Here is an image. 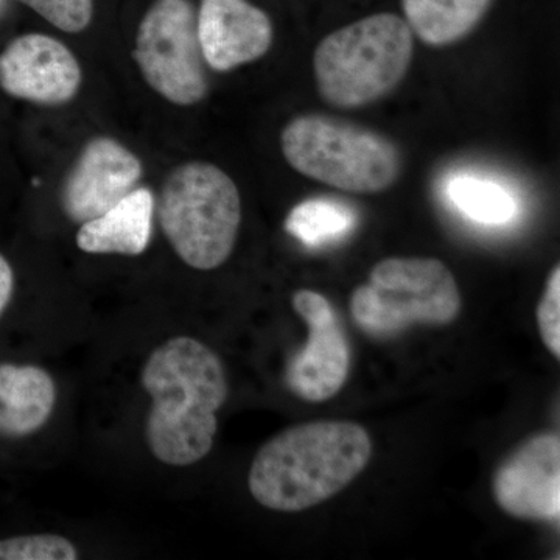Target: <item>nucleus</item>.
I'll use <instances>...</instances> for the list:
<instances>
[{
  "label": "nucleus",
  "mask_w": 560,
  "mask_h": 560,
  "mask_svg": "<svg viewBox=\"0 0 560 560\" xmlns=\"http://www.w3.org/2000/svg\"><path fill=\"white\" fill-rule=\"evenodd\" d=\"M140 383L151 407L145 440L162 464L187 467L212 451L219 411L230 396L223 361L205 342L171 338L143 364Z\"/></svg>",
  "instance_id": "nucleus-1"
},
{
  "label": "nucleus",
  "mask_w": 560,
  "mask_h": 560,
  "mask_svg": "<svg viewBox=\"0 0 560 560\" xmlns=\"http://www.w3.org/2000/svg\"><path fill=\"white\" fill-rule=\"evenodd\" d=\"M371 455L370 433L359 423L318 420L290 427L254 456L249 492L267 510L307 511L348 488Z\"/></svg>",
  "instance_id": "nucleus-2"
},
{
  "label": "nucleus",
  "mask_w": 560,
  "mask_h": 560,
  "mask_svg": "<svg viewBox=\"0 0 560 560\" xmlns=\"http://www.w3.org/2000/svg\"><path fill=\"white\" fill-rule=\"evenodd\" d=\"M412 57L415 33L407 21L371 14L320 40L313 55L316 88L334 108H363L399 86Z\"/></svg>",
  "instance_id": "nucleus-3"
},
{
  "label": "nucleus",
  "mask_w": 560,
  "mask_h": 560,
  "mask_svg": "<svg viewBox=\"0 0 560 560\" xmlns=\"http://www.w3.org/2000/svg\"><path fill=\"white\" fill-rule=\"evenodd\" d=\"M162 232L176 256L198 271L230 259L242 224L241 191L226 172L209 162L173 168L158 200Z\"/></svg>",
  "instance_id": "nucleus-4"
},
{
  "label": "nucleus",
  "mask_w": 560,
  "mask_h": 560,
  "mask_svg": "<svg viewBox=\"0 0 560 560\" xmlns=\"http://www.w3.org/2000/svg\"><path fill=\"white\" fill-rule=\"evenodd\" d=\"M280 147L291 168L349 194H381L401 173L400 150L393 140L326 114L294 117L280 135Z\"/></svg>",
  "instance_id": "nucleus-5"
},
{
  "label": "nucleus",
  "mask_w": 560,
  "mask_h": 560,
  "mask_svg": "<svg viewBox=\"0 0 560 560\" xmlns=\"http://www.w3.org/2000/svg\"><path fill=\"white\" fill-rule=\"evenodd\" d=\"M463 300L455 276L431 257H389L350 296V315L374 340L399 337L411 326H448Z\"/></svg>",
  "instance_id": "nucleus-6"
},
{
  "label": "nucleus",
  "mask_w": 560,
  "mask_h": 560,
  "mask_svg": "<svg viewBox=\"0 0 560 560\" xmlns=\"http://www.w3.org/2000/svg\"><path fill=\"white\" fill-rule=\"evenodd\" d=\"M132 58L151 90L178 106H191L209 92L190 0H154L140 21Z\"/></svg>",
  "instance_id": "nucleus-7"
},
{
  "label": "nucleus",
  "mask_w": 560,
  "mask_h": 560,
  "mask_svg": "<svg viewBox=\"0 0 560 560\" xmlns=\"http://www.w3.org/2000/svg\"><path fill=\"white\" fill-rule=\"evenodd\" d=\"M291 304L307 324L308 337L287 364L285 383L300 399L320 404L337 396L348 381V338L334 305L318 291L298 290Z\"/></svg>",
  "instance_id": "nucleus-8"
},
{
  "label": "nucleus",
  "mask_w": 560,
  "mask_h": 560,
  "mask_svg": "<svg viewBox=\"0 0 560 560\" xmlns=\"http://www.w3.org/2000/svg\"><path fill=\"white\" fill-rule=\"evenodd\" d=\"M497 504L521 521L555 522L560 515V438L534 434L506 456L493 474Z\"/></svg>",
  "instance_id": "nucleus-9"
},
{
  "label": "nucleus",
  "mask_w": 560,
  "mask_h": 560,
  "mask_svg": "<svg viewBox=\"0 0 560 560\" xmlns=\"http://www.w3.org/2000/svg\"><path fill=\"white\" fill-rule=\"evenodd\" d=\"M80 62L60 39L27 33L0 51V90L36 105H65L79 94Z\"/></svg>",
  "instance_id": "nucleus-10"
},
{
  "label": "nucleus",
  "mask_w": 560,
  "mask_h": 560,
  "mask_svg": "<svg viewBox=\"0 0 560 560\" xmlns=\"http://www.w3.org/2000/svg\"><path fill=\"white\" fill-rule=\"evenodd\" d=\"M142 173L139 158L116 139H91L66 176L61 208L75 223L95 219L135 190Z\"/></svg>",
  "instance_id": "nucleus-11"
},
{
  "label": "nucleus",
  "mask_w": 560,
  "mask_h": 560,
  "mask_svg": "<svg viewBox=\"0 0 560 560\" xmlns=\"http://www.w3.org/2000/svg\"><path fill=\"white\" fill-rule=\"evenodd\" d=\"M197 27L206 65L217 72L260 60L275 39L270 16L248 0H201Z\"/></svg>",
  "instance_id": "nucleus-12"
},
{
  "label": "nucleus",
  "mask_w": 560,
  "mask_h": 560,
  "mask_svg": "<svg viewBox=\"0 0 560 560\" xmlns=\"http://www.w3.org/2000/svg\"><path fill=\"white\" fill-rule=\"evenodd\" d=\"M154 208L149 189L131 190L102 215L81 223L77 246L88 254L140 256L150 245Z\"/></svg>",
  "instance_id": "nucleus-13"
},
{
  "label": "nucleus",
  "mask_w": 560,
  "mask_h": 560,
  "mask_svg": "<svg viewBox=\"0 0 560 560\" xmlns=\"http://www.w3.org/2000/svg\"><path fill=\"white\" fill-rule=\"evenodd\" d=\"M57 385L35 364H0V436L27 438L49 422Z\"/></svg>",
  "instance_id": "nucleus-14"
},
{
  "label": "nucleus",
  "mask_w": 560,
  "mask_h": 560,
  "mask_svg": "<svg viewBox=\"0 0 560 560\" xmlns=\"http://www.w3.org/2000/svg\"><path fill=\"white\" fill-rule=\"evenodd\" d=\"M493 0H401L405 21L431 47H447L469 36Z\"/></svg>",
  "instance_id": "nucleus-15"
},
{
  "label": "nucleus",
  "mask_w": 560,
  "mask_h": 560,
  "mask_svg": "<svg viewBox=\"0 0 560 560\" xmlns=\"http://www.w3.org/2000/svg\"><path fill=\"white\" fill-rule=\"evenodd\" d=\"M355 221V212L341 201L313 198L291 209L285 231L304 245L320 246L340 241L353 230Z\"/></svg>",
  "instance_id": "nucleus-16"
},
{
  "label": "nucleus",
  "mask_w": 560,
  "mask_h": 560,
  "mask_svg": "<svg viewBox=\"0 0 560 560\" xmlns=\"http://www.w3.org/2000/svg\"><path fill=\"white\" fill-rule=\"evenodd\" d=\"M448 195L460 212L478 223L504 224L517 212L510 191L490 180L459 176L448 186Z\"/></svg>",
  "instance_id": "nucleus-17"
},
{
  "label": "nucleus",
  "mask_w": 560,
  "mask_h": 560,
  "mask_svg": "<svg viewBox=\"0 0 560 560\" xmlns=\"http://www.w3.org/2000/svg\"><path fill=\"white\" fill-rule=\"evenodd\" d=\"M79 550L57 534H31L0 540V560H77Z\"/></svg>",
  "instance_id": "nucleus-18"
},
{
  "label": "nucleus",
  "mask_w": 560,
  "mask_h": 560,
  "mask_svg": "<svg viewBox=\"0 0 560 560\" xmlns=\"http://www.w3.org/2000/svg\"><path fill=\"white\" fill-rule=\"evenodd\" d=\"M54 27L66 33H80L94 18V0H20Z\"/></svg>",
  "instance_id": "nucleus-19"
},
{
  "label": "nucleus",
  "mask_w": 560,
  "mask_h": 560,
  "mask_svg": "<svg viewBox=\"0 0 560 560\" xmlns=\"http://www.w3.org/2000/svg\"><path fill=\"white\" fill-rule=\"evenodd\" d=\"M537 326L541 341L556 360L560 359V267L556 265L545 283L539 305H537Z\"/></svg>",
  "instance_id": "nucleus-20"
},
{
  "label": "nucleus",
  "mask_w": 560,
  "mask_h": 560,
  "mask_svg": "<svg viewBox=\"0 0 560 560\" xmlns=\"http://www.w3.org/2000/svg\"><path fill=\"white\" fill-rule=\"evenodd\" d=\"M14 291V272L9 260L0 254V315L5 312Z\"/></svg>",
  "instance_id": "nucleus-21"
},
{
  "label": "nucleus",
  "mask_w": 560,
  "mask_h": 560,
  "mask_svg": "<svg viewBox=\"0 0 560 560\" xmlns=\"http://www.w3.org/2000/svg\"><path fill=\"white\" fill-rule=\"evenodd\" d=\"M10 10V0H0V20L7 16Z\"/></svg>",
  "instance_id": "nucleus-22"
}]
</instances>
